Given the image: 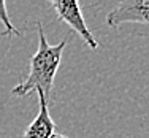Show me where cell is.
<instances>
[{
    "mask_svg": "<svg viewBox=\"0 0 149 138\" xmlns=\"http://www.w3.org/2000/svg\"><path fill=\"white\" fill-rule=\"evenodd\" d=\"M37 30H38V48L30 59V72L26 76V79L13 87L11 94L16 95V97H26L33 91L41 92L49 103V100L52 97L54 78L59 70L60 61H62V52L65 49L68 37H65L59 45H49L45 37L41 22H37Z\"/></svg>",
    "mask_w": 149,
    "mask_h": 138,
    "instance_id": "cell-1",
    "label": "cell"
},
{
    "mask_svg": "<svg viewBox=\"0 0 149 138\" xmlns=\"http://www.w3.org/2000/svg\"><path fill=\"white\" fill-rule=\"evenodd\" d=\"M51 6L54 8V11L57 13V17L63 22H67L70 26V29L74 30L83 41L86 43L92 51L98 49V41L97 38L92 35L89 27L86 26V21L83 17V11H81V5L76 0H51Z\"/></svg>",
    "mask_w": 149,
    "mask_h": 138,
    "instance_id": "cell-2",
    "label": "cell"
},
{
    "mask_svg": "<svg viewBox=\"0 0 149 138\" xmlns=\"http://www.w3.org/2000/svg\"><path fill=\"white\" fill-rule=\"evenodd\" d=\"M125 22L149 24V0H124L106 15V26L118 29Z\"/></svg>",
    "mask_w": 149,
    "mask_h": 138,
    "instance_id": "cell-3",
    "label": "cell"
},
{
    "mask_svg": "<svg viewBox=\"0 0 149 138\" xmlns=\"http://www.w3.org/2000/svg\"><path fill=\"white\" fill-rule=\"evenodd\" d=\"M38 94V114L35 116V119L32 121L27 129L24 130L21 138H51L56 133V124L52 121L51 114H49V103L45 98V95L41 92Z\"/></svg>",
    "mask_w": 149,
    "mask_h": 138,
    "instance_id": "cell-4",
    "label": "cell"
},
{
    "mask_svg": "<svg viewBox=\"0 0 149 138\" xmlns=\"http://www.w3.org/2000/svg\"><path fill=\"white\" fill-rule=\"evenodd\" d=\"M0 21H2L3 24V35H19V30L16 29L15 26H13V22L10 21L8 17V13H6V3L3 2V0H0Z\"/></svg>",
    "mask_w": 149,
    "mask_h": 138,
    "instance_id": "cell-5",
    "label": "cell"
},
{
    "mask_svg": "<svg viewBox=\"0 0 149 138\" xmlns=\"http://www.w3.org/2000/svg\"><path fill=\"white\" fill-rule=\"evenodd\" d=\"M51 138H68V137H65V135H62V133H57V132H56Z\"/></svg>",
    "mask_w": 149,
    "mask_h": 138,
    "instance_id": "cell-6",
    "label": "cell"
}]
</instances>
